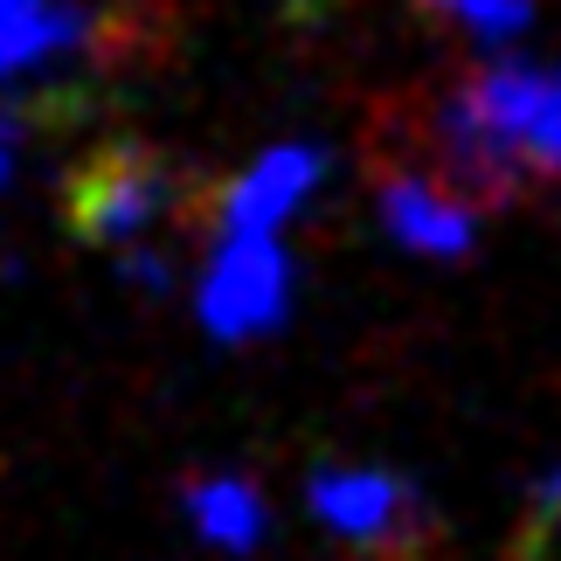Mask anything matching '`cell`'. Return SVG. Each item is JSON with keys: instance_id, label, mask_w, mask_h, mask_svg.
<instances>
[{"instance_id": "obj_11", "label": "cell", "mask_w": 561, "mask_h": 561, "mask_svg": "<svg viewBox=\"0 0 561 561\" xmlns=\"http://www.w3.org/2000/svg\"><path fill=\"white\" fill-rule=\"evenodd\" d=\"M14 174V118H0V187Z\"/></svg>"}, {"instance_id": "obj_3", "label": "cell", "mask_w": 561, "mask_h": 561, "mask_svg": "<svg viewBox=\"0 0 561 561\" xmlns=\"http://www.w3.org/2000/svg\"><path fill=\"white\" fill-rule=\"evenodd\" d=\"M368 167H375V194H381V222L402 250H423V256H465L471 250L485 208H471L416 146L396 139V125L375 139Z\"/></svg>"}, {"instance_id": "obj_5", "label": "cell", "mask_w": 561, "mask_h": 561, "mask_svg": "<svg viewBox=\"0 0 561 561\" xmlns=\"http://www.w3.org/2000/svg\"><path fill=\"white\" fill-rule=\"evenodd\" d=\"M202 327L215 340H256L291 306V264L277 236H222L202 271Z\"/></svg>"}, {"instance_id": "obj_7", "label": "cell", "mask_w": 561, "mask_h": 561, "mask_svg": "<svg viewBox=\"0 0 561 561\" xmlns=\"http://www.w3.org/2000/svg\"><path fill=\"white\" fill-rule=\"evenodd\" d=\"M77 42H91V14L83 8H62V0H0V77L56 62Z\"/></svg>"}, {"instance_id": "obj_1", "label": "cell", "mask_w": 561, "mask_h": 561, "mask_svg": "<svg viewBox=\"0 0 561 561\" xmlns=\"http://www.w3.org/2000/svg\"><path fill=\"white\" fill-rule=\"evenodd\" d=\"M62 215L83 243H112V250H139L153 229H174L202 215V187L194 174L160 153L146 139H104L91 146L70 181H62Z\"/></svg>"}, {"instance_id": "obj_9", "label": "cell", "mask_w": 561, "mask_h": 561, "mask_svg": "<svg viewBox=\"0 0 561 561\" xmlns=\"http://www.w3.org/2000/svg\"><path fill=\"white\" fill-rule=\"evenodd\" d=\"M548 554H561V465H548L527 485V520H520L513 561H548Z\"/></svg>"}, {"instance_id": "obj_10", "label": "cell", "mask_w": 561, "mask_h": 561, "mask_svg": "<svg viewBox=\"0 0 561 561\" xmlns=\"http://www.w3.org/2000/svg\"><path fill=\"white\" fill-rule=\"evenodd\" d=\"M423 8L458 21V28H471V35H485V42H513L534 21V0H423Z\"/></svg>"}, {"instance_id": "obj_8", "label": "cell", "mask_w": 561, "mask_h": 561, "mask_svg": "<svg viewBox=\"0 0 561 561\" xmlns=\"http://www.w3.org/2000/svg\"><path fill=\"white\" fill-rule=\"evenodd\" d=\"M181 513L187 527L202 534L208 548H229V554H250L264 541V492L236 471H208V479H187L181 485Z\"/></svg>"}, {"instance_id": "obj_4", "label": "cell", "mask_w": 561, "mask_h": 561, "mask_svg": "<svg viewBox=\"0 0 561 561\" xmlns=\"http://www.w3.org/2000/svg\"><path fill=\"white\" fill-rule=\"evenodd\" d=\"M479 112L492 118V133L506 139V153L520 160L527 187H561V70L548 62H471L465 70Z\"/></svg>"}, {"instance_id": "obj_2", "label": "cell", "mask_w": 561, "mask_h": 561, "mask_svg": "<svg viewBox=\"0 0 561 561\" xmlns=\"http://www.w3.org/2000/svg\"><path fill=\"white\" fill-rule=\"evenodd\" d=\"M306 500L319 513V527L347 548V561H437L444 534L402 471H381V465L312 471Z\"/></svg>"}, {"instance_id": "obj_6", "label": "cell", "mask_w": 561, "mask_h": 561, "mask_svg": "<svg viewBox=\"0 0 561 561\" xmlns=\"http://www.w3.org/2000/svg\"><path fill=\"white\" fill-rule=\"evenodd\" d=\"M312 181H319L312 146H271L250 174H236L208 202V222H215V236H277L291 222V208L312 194Z\"/></svg>"}]
</instances>
